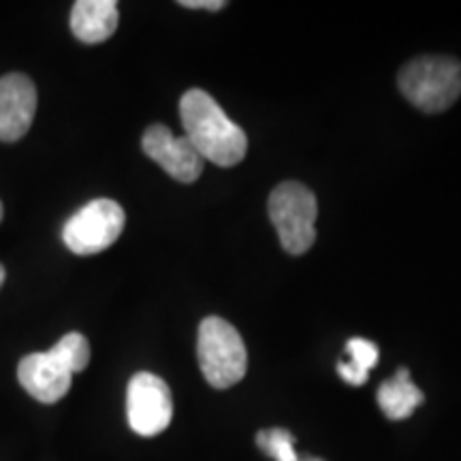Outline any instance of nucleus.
Masks as SVG:
<instances>
[{
    "mask_svg": "<svg viewBox=\"0 0 461 461\" xmlns=\"http://www.w3.org/2000/svg\"><path fill=\"white\" fill-rule=\"evenodd\" d=\"M180 118L186 140L199 157L218 167H235L248 152V137L241 126L203 90H188L180 101Z\"/></svg>",
    "mask_w": 461,
    "mask_h": 461,
    "instance_id": "nucleus-1",
    "label": "nucleus"
},
{
    "mask_svg": "<svg viewBox=\"0 0 461 461\" xmlns=\"http://www.w3.org/2000/svg\"><path fill=\"white\" fill-rule=\"evenodd\" d=\"M397 84L420 112H447L461 95V62L451 56L414 58L397 75Z\"/></svg>",
    "mask_w": 461,
    "mask_h": 461,
    "instance_id": "nucleus-2",
    "label": "nucleus"
},
{
    "mask_svg": "<svg viewBox=\"0 0 461 461\" xmlns=\"http://www.w3.org/2000/svg\"><path fill=\"white\" fill-rule=\"evenodd\" d=\"M197 357L201 372L214 389H230L246 376L248 350L244 339L221 316H207L199 325Z\"/></svg>",
    "mask_w": 461,
    "mask_h": 461,
    "instance_id": "nucleus-3",
    "label": "nucleus"
},
{
    "mask_svg": "<svg viewBox=\"0 0 461 461\" xmlns=\"http://www.w3.org/2000/svg\"><path fill=\"white\" fill-rule=\"evenodd\" d=\"M269 218L282 241V248L291 255H303L316 241V203L314 193L299 182H282L269 194Z\"/></svg>",
    "mask_w": 461,
    "mask_h": 461,
    "instance_id": "nucleus-4",
    "label": "nucleus"
},
{
    "mask_svg": "<svg viewBox=\"0 0 461 461\" xmlns=\"http://www.w3.org/2000/svg\"><path fill=\"white\" fill-rule=\"evenodd\" d=\"M124 222L122 205L112 199H95L68 218L62 230V240L75 255H96V252L107 250L122 235Z\"/></svg>",
    "mask_w": 461,
    "mask_h": 461,
    "instance_id": "nucleus-5",
    "label": "nucleus"
},
{
    "mask_svg": "<svg viewBox=\"0 0 461 461\" xmlns=\"http://www.w3.org/2000/svg\"><path fill=\"white\" fill-rule=\"evenodd\" d=\"M126 414L131 429L143 438L158 436L169 428L173 400L165 380L149 372L135 374L126 391Z\"/></svg>",
    "mask_w": 461,
    "mask_h": 461,
    "instance_id": "nucleus-6",
    "label": "nucleus"
},
{
    "mask_svg": "<svg viewBox=\"0 0 461 461\" xmlns=\"http://www.w3.org/2000/svg\"><path fill=\"white\" fill-rule=\"evenodd\" d=\"M143 152L158 167L169 173L173 180L193 184L203 173L205 160L199 157L186 137H176L165 124H152L143 132Z\"/></svg>",
    "mask_w": 461,
    "mask_h": 461,
    "instance_id": "nucleus-7",
    "label": "nucleus"
},
{
    "mask_svg": "<svg viewBox=\"0 0 461 461\" xmlns=\"http://www.w3.org/2000/svg\"><path fill=\"white\" fill-rule=\"evenodd\" d=\"M37 113V88L24 73L0 77V141H17L31 129Z\"/></svg>",
    "mask_w": 461,
    "mask_h": 461,
    "instance_id": "nucleus-8",
    "label": "nucleus"
},
{
    "mask_svg": "<svg viewBox=\"0 0 461 461\" xmlns=\"http://www.w3.org/2000/svg\"><path fill=\"white\" fill-rule=\"evenodd\" d=\"M17 380L37 402L56 403L71 389L73 374L48 350L26 355L17 366Z\"/></svg>",
    "mask_w": 461,
    "mask_h": 461,
    "instance_id": "nucleus-9",
    "label": "nucleus"
},
{
    "mask_svg": "<svg viewBox=\"0 0 461 461\" xmlns=\"http://www.w3.org/2000/svg\"><path fill=\"white\" fill-rule=\"evenodd\" d=\"M118 28L115 0H77L71 11V31L84 43H103Z\"/></svg>",
    "mask_w": 461,
    "mask_h": 461,
    "instance_id": "nucleus-10",
    "label": "nucleus"
},
{
    "mask_svg": "<svg viewBox=\"0 0 461 461\" xmlns=\"http://www.w3.org/2000/svg\"><path fill=\"white\" fill-rule=\"evenodd\" d=\"M378 406L391 420L408 419L423 403V391L411 380L406 367H400L393 378L384 380L378 387Z\"/></svg>",
    "mask_w": 461,
    "mask_h": 461,
    "instance_id": "nucleus-11",
    "label": "nucleus"
},
{
    "mask_svg": "<svg viewBox=\"0 0 461 461\" xmlns=\"http://www.w3.org/2000/svg\"><path fill=\"white\" fill-rule=\"evenodd\" d=\"M346 353H348L350 361L338 363V374L344 383L353 384V387H361L367 383L370 370L378 361V346L366 338H353L346 344Z\"/></svg>",
    "mask_w": 461,
    "mask_h": 461,
    "instance_id": "nucleus-12",
    "label": "nucleus"
},
{
    "mask_svg": "<svg viewBox=\"0 0 461 461\" xmlns=\"http://www.w3.org/2000/svg\"><path fill=\"white\" fill-rule=\"evenodd\" d=\"M62 366H67L71 374L84 372L90 363V344L82 333L71 331L50 350Z\"/></svg>",
    "mask_w": 461,
    "mask_h": 461,
    "instance_id": "nucleus-13",
    "label": "nucleus"
},
{
    "mask_svg": "<svg viewBox=\"0 0 461 461\" xmlns=\"http://www.w3.org/2000/svg\"><path fill=\"white\" fill-rule=\"evenodd\" d=\"M257 447L274 461H299L295 451V436L288 429L274 428L257 434Z\"/></svg>",
    "mask_w": 461,
    "mask_h": 461,
    "instance_id": "nucleus-14",
    "label": "nucleus"
},
{
    "mask_svg": "<svg viewBox=\"0 0 461 461\" xmlns=\"http://www.w3.org/2000/svg\"><path fill=\"white\" fill-rule=\"evenodd\" d=\"M182 7L188 9H207V11H221L224 5V0H182Z\"/></svg>",
    "mask_w": 461,
    "mask_h": 461,
    "instance_id": "nucleus-15",
    "label": "nucleus"
},
{
    "mask_svg": "<svg viewBox=\"0 0 461 461\" xmlns=\"http://www.w3.org/2000/svg\"><path fill=\"white\" fill-rule=\"evenodd\" d=\"M299 461H325V459L314 457V455H308V457H299Z\"/></svg>",
    "mask_w": 461,
    "mask_h": 461,
    "instance_id": "nucleus-16",
    "label": "nucleus"
},
{
    "mask_svg": "<svg viewBox=\"0 0 461 461\" xmlns=\"http://www.w3.org/2000/svg\"><path fill=\"white\" fill-rule=\"evenodd\" d=\"M5 276H7V274H5V267H3V265H0V285H3V282H5Z\"/></svg>",
    "mask_w": 461,
    "mask_h": 461,
    "instance_id": "nucleus-17",
    "label": "nucleus"
},
{
    "mask_svg": "<svg viewBox=\"0 0 461 461\" xmlns=\"http://www.w3.org/2000/svg\"><path fill=\"white\" fill-rule=\"evenodd\" d=\"M3 216H5V207L0 203V222H3Z\"/></svg>",
    "mask_w": 461,
    "mask_h": 461,
    "instance_id": "nucleus-18",
    "label": "nucleus"
}]
</instances>
